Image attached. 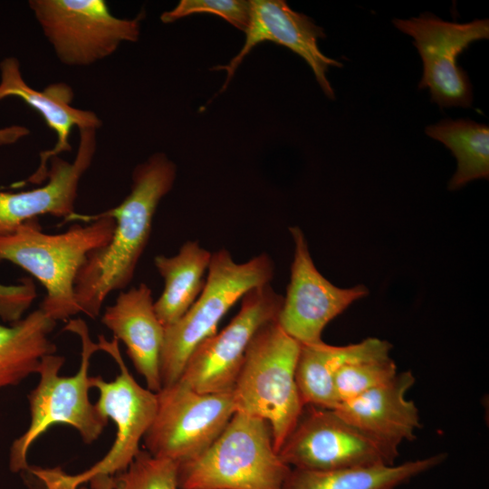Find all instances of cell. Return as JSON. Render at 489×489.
Segmentation results:
<instances>
[{
  "label": "cell",
  "mask_w": 489,
  "mask_h": 489,
  "mask_svg": "<svg viewBox=\"0 0 489 489\" xmlns=\"http://www.w3.org/2000/svg\"><path fill=\"white\" fill-rule=\"evenodd\" d=\"M177 167L164 153L136 166L129 194L117 206L101 212L115 221L109 243L89 254L79 271L74 294L80 312L100 316L106 298L132 281L150 237L160 200L172 189Z\"/></svg>",
  "instance_id": "6da1fadb"
},
{
  "label": "cell",
  "mask_w": 489,
  "mask_h": 489,
  "mask_svg": "<svg viewBox=\"0 0 489 489\" xmlns=\"http://www.w3.org/2000/svg\"><path fill=\"white\" fill-rule=\"evenodd\" d=\"M76 220L90 224L46 234L37 219H32L0 234V262L21 267L41 283L45 295L40 309L56 322L80 313L74 294L77 274L89 254L109 243L115 226L113 218L101 213H74L64 222Z\"/></svg>",
  "instance_id": "7a4b0ae2"
},
{
  "label": "cell",
  "mask_w": 489,
  "mask_h": 489,
  "mask_svg": "<svg viewBox=\"0 0 489 489\" xmlns=\"http://www.w3.org/2000/svg\"><path fill=\"white\" fill-rule=\"evenodd\" d=\"M64 331L77 334L82 343L81 364L72 376H60L65 359L55 353L45 355L38 367L37 386L28 395L30 423L27 429L12 443L9 468L13 473L29 469L27 455L31 446L55 424H65L78 431L85 444H91L108 425L105 417L89 399V367L92 355L100 350L81 319L70 320Z\"/></svg>",
  "instance_id": "3957f363"
},
{
  "label": "cell",
  "mask_w": 489,
  "mask_h": 489,
  "mask_svg": "<svg viewBox=\"0 0 489 489\" xmlns=\"http://www.w3.org/2000/svg\"><path fill=\"white\" fill-rule=\"evenodd\" d=\"M177 465L179 489H283L291 471L269 424L240 412L206 450Z\"/></svg>",
  "instance_id": "277c9868"
},
{
  "label": "cell",
  "mask_w": 489,
  "mask_h": 489,
  "mask_svg": "<svg viewBox=\"0 0 489 489\" xmlns=\"http://www.w3.org/2000/svg\"><path fill=\"white\" fill-rule=\"evenodd\" d=\"M300 349L277 321L264 324L248 345L232 391L235 412L269 424L277 453L304 408L295 380Z\"/></svg>",
  "instance_id": "5b68a950"
},
{
  "label": "cell",
  "mask_w": 489,
  "mask_h": 489,
  "mask_svg": "<svg viewBox=\"0 0 489 489\" xmlns=\"http://www.w3.org/2000/svg\"><path fill=\"white\" fill-rule=\"evenodd\" d=\"M205 286L188 311L165 327L160 355L162 388L180 378L188 357L205 339L217 331L228 310L250 290L269 284L274 275L273 259L262 253L235 263L226 249L212 253Z\"/></svg>",
  "instance_id": "8992f818"
},
{
  "label": "cell",
  "mask_w": 489,
  "mask_h": 489,
  "mask_svg": "<svg viewBox=\"0 0 489 489\" xmlns=\"http://www.w3.org/2000/svg\"><path fill=\"white\" fill-rule=\"evenodd\" d=\"M98 344L101 350L111 356L120 369L112 381H106L101 376L90 377L91 388L99 391L96 407L116 426L115 440L100 461L74 475L60 468L32 467L30 473L41 480L46 489H78L85 483L123 472L140 452L139 443L155 418L158 395L140 386L132 377L120 354L118 340L113 338L109 341L101 335Z\"/></svg>",
  "instance_id": "52a82bcc"
},
{
  "label": "cell",
  "mask_w": 489,
  "mask_h": 489,
  "mask_svg": "<svg viewBox=\"0 0 489 489\" xmlns=\"http://www.w3.org/2000/svg\"><path fill=\"white\" fill-rule=\"evenodd\" d=\"M31 8L58 60L87 66L135 43L144 12L134 18L113 15L104 0H30Z\"/></svg>",
  "instance_id": "ba28073f"
},
{
  "label": "cell",
  "mask_w": 489,
  "mask_h": 489,
  "mask_svg": "<svg viewBox=\"0 0 489 489\" xmlns=\"http://www.w3.org/2000/svg\"><path fill=\"white\" fill-rule=\"evenodd\" d=\"M157 395L158 409L144 446L151 455L177 465L206 450L235 413L232 392L199 393L177 381Z\"/></svg>",
  "instance_id": "9c48e42d"
},
{
  "label": "cell",
  "mask_w": 489,
  "mask_h": 489,
  "mask_svg": "<svg viewBox=\"0 0 489 489\" xmlns=\"http://www.w3.org/2000/svg\"><path fill=\"white\" fill-rule=\"evenodd\" d=\"M283 301L270 283L247 292L232 321L194 349L177 381L199 393L232 392L249 343L262 326L277 321Z\"/></svg>",
  "instance_id": "30bf717a"
},
{
  "label": "cell",
  "mask_w": 489,
  "mask_h": 489,
  "mask_svg": "<svg viewBox=\"0 0 489 489\" xmlns=\"http://www.w3.org/2000/svg\"><path fill=\"white\" fill-rule=\"evenodd\" d=\"M278 454L291 468L334 470L393 465L398 450L371 438L333 409L304 406Z\"/></svg>",
  "instance_id": "8fae6325"
},
{
  "label": "cell",
  "mask_w": 489,
  "mask_h": 489,
  "mask_svg": "<svg viewBox=\"0 0 489 489\" xmlns=\"http://www.w3.org/2000/svg\"><path fill=\"white\" fill-rule=\"evenodd\" d=\"M394 25L413 37L423 62L419 89L427 88L431 101L440 108L470 107L473 89L457 57L476 41L489 38V20L465 24L444 21L429 14L393 20Z\"/></svg>",
  "instance_id": "7c38bea8"
},
{
  "label": "cell",
  "mask_w": 489,
  "mask_h": 489,
  "mask_svg": "<svg viewBox=\"0 0 489 489\" xmlns=\"http://www.w3.org/2000/svg\"><path fill=\"white\" fill-rule=\"evenodd\" d=\"M294 244L291 278L277 322L301 344L321 341L326 325L354 302L368 295L364 285L340 288L332 284L316 268L303 232L289 228Z\"/></svg>",
  "instance_id": "4fadbf2b"
},
{
  "label": "cell",
  "mask_w": 489,
  "mask_h": 489,
  "mask_svg": "<svg viewBox=\"0 0 489 489\" xmlns=\"http://www.w3.org/2000/svg\"><path fill=\"white\" fill-rule=\"evenodd\" d=\"M244 43L227 64L213 70L225 71L226 78L219 93L224 91L237 67L258 43L273 42L283 45L302 57L311 67L317 82L329 99L334 91L327 78L330 66L341 67V62L323 54L318 41L325 37L323 29L307 15L293 11L283 0H253Z\"/></svg>",
  "instance_id": "5bb4252c"
},
{
  "label": "cell",
  "mask_w": 489,
  "mask_h": 489,
  "mask_svg": "<svg viewBox=\"0 0 489 489\" xmlns=\"http://www.w3.org/2000/svg\"><path fill=\"white\" fill-rule=\"evenodd\" d=\"M96 131L79 129V146L72 162L59 156L49 159L48 181L43 186L21 192L0 191V234L39 216L51 215L65 221L75 213L80 181L96 153Z\"/></svg>",
  "instance_id": "9a60e30c"
},
{
  "label": "cell",
  "mask_w": 489,
  "mask_h": 489,
  "mask_svg": "<svg viewBox=\"0 0 489 489\" xmlns=\"http://www.w3.org/2000/svg\"><path fill=\"white\" fill-rule=\"evenodd\" d=\"M10 97L19 98L35 110L57 137L54 147L40 154L39 168L28 178L34 184H41L47 177L46 163L51 158L72 150L70 136L73 128L98 129L102 125L94 111L72 105L74 92L67 83H51L42 91L30 87L23 78L20 62L15 57H6L0 62V101Z\"/></svg>",
  "instance_id": "2e32d148"
},
{
  "label": "cell",
  "mask_w": 489,
  "mask_h": 489,
  "mask_svg": "<svg viewBox=\"0 0 489 489\" xmlns=\"http://www.w3.org/2000/svg\"><path fill=\"white\" fill-rule=\"evenodd\" d=\"M414 383L410 370L398 372L385 384L340 402L333 410L371 438L398 450L404 441L416 438L421 427L418 409L407 398Z\"/></svg>",
  "instance_id": "e0dca14e"
},
{
  "label": "cell",
  "mask_w": 489,
  "mask_h": 489,
  "mask_svg": "<svg viewBox=\"0 0 489 489\" xmlns=\"http://www.w3.org/2000/svg\"><path fill=\"white\" fill-rule=\"evenodd\" d=\"M101 322L126 347L136 370L144 378L147 388H162L160 355L165 328L154 309L151 289L139 283L121 291L115 302L105 308Z\"/></svg>",
  "instance_id": "ac0fdd59"
},
{
  "label": "cell",
  "mask_w": 489,
  "mask_h": 489,
  "mask_svg": "<svg viewBox=\"0 0 489 489\" xmlns=\"http://www.w3.org/2000/svg\"><path fill=\"white\" fill-rule=\"evenodd\" d=\"M391 348L388 341L378 338L345 346L330 345L322 340L301 344L295 380L303 406L336 408L339 405L334 386L336 372L350 363L390 358Z\"/></svg>",
  "instance_id": "d6986e66"
},
{
  "label": "cell",
  "mask_w": 489,
  "mask_h": 489,
  "mask_svg": "<svg viewBox=\"0 0 489 489\" xmlns=\"http://www.w3.org/2000/svg\"><path fill=\"white\" fill-rule=\"evenodd\" d=\"M446 458V455L441 453L402 464L334 470L291 468L283 489H397Z\"/></svg>",
  "instance_id": "ffe728a7"
},
{
  "label": "cell",
  "mask_w": 489,
  "mask_h": 489,
  "mask_svg": "<svg viewBox=\"0 0 489 489\" xmlns=\"http://www.w3.org/2000/svg\"><path fill=\"white\" fill-rule=\"evenodd\" d=\"M212 253L197 241H187L173 256L157 255L154 264L164 281V290L154 302L155 312L165 327L178 321L202 292Z\"/></svg>",
  "instance_id": "44dd1931"
},
{
  "label": "cell",
  "mask_w": 489,
  "mask_h": 489,
  "mask_svg": "<svg viewBox=\"0 0 489 489\" xmlns=\"http://www.w3.org/2000/svg\"><path fill=\"white\" fill-rule=\"evenodd\" d=\"M56 321L39 308L21 320L0 323V390L36 373L42 359L56 352L49 335Z\"/></svg>",
  "instance_id": "7402d4cb"
},
{
  "label": "cell",
  "mask_w": 489,
  "mask_h": 489,
  "mask_svg": "<svg viewBox=\"0 0 489 489\" xmlns=\"http://www.w3.org/2000/svg\"><path fill=\"white\" fill-rule=\"evenodd\" d=\"M430 138L440 141L454 154L456 171L448 188L458 189L467 183L489 177V128L471 120L446 119L426 128Z\"/></svg>",
  "instance_id": "603a6c76"
},
{
  "label": "cell",
  "mask_w": 489,
  "mask_h": 489,
  "mask_svg": "<svg viewBox=\"0 0 489 489\" xmlns=\"http://www.w3.org/2000/svg\"><path fill=\"white\" fill-rule=\"evenodd\" d=\"M112 489H179L177 465L140 450L126 470L112 477Z\"/></svg>",
  "instance_id": "cb8c5ba5"
},
{
  "label": "cell",
  "mask_w": 489,
  "mask_h": 489,
  "mask_svg": "<svg viewBox=\"0 0 489 489\" xmlns=\"http://www.w3.org/2000/svg\"><path fill=\"white\" fill-rule=\"evenodd\" d=\"M397 373V365L391 358L360 361L341 367L334 377L339 404L385 384Z\"/></svg>",
  "instance_id": "d4e9b609"
},
{
  "label": "cell",
  "mask_w": 489,
  "mask_h": 489,
  "mask_svg": "<svg viewBox=\"0 0 489 489\" xmlns=\"http://www.w3.org/2000/svg\"><path fill=\"white\" fill-rule=\"evenodd\" d=\"M250 13V1L181 0L172 10L162 13L160 20L169 24L194 14H212L244 32L249 24Z\"/></svg>",
  "instance_id": "484cf974"
},
{
  "label": "cell",
  "mask_w": 489,
  "mask_h": 489,
  "mask_svg": "<svg viewBox=\"0 0 489 489\" xmlns=\"http://www.w3.org/2000/svg\"><path fill=\"white\" fill-rule=\"evenodd\" d=\"M30 134V129L22 125H11L0 128V146L12 145Z\"/></svg>",
  "instance_id": "4316f807"
},
{
  "label": "cell",
  "mask_w": 489,
  "mask_h": 489,
  "mask_svg": "<svg viewBox=\"0 0 489 489\" xmlns=\"http://www.w3.org/2000/svg\"><path fill=\"white\" fill-rule=\"evenodd\" d=\"M91 485L93 489H112V478L94 480Z\"/></svg>",
  "instance_id": "83f0119b"
}]
</instances>
